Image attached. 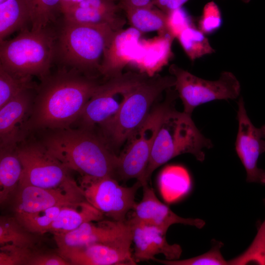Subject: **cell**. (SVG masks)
I'll return each instance as SVG.
<instances>
[{
    "instance_id": "cell-1",
    "label": "cell",
    "mask_w": 265,
    "mask_h": 265,
    "mask_svg": "<svg viewBox=\"0 0 265 265\" xmlns=\"http://www.w3.org/2000/svg\"><path fill=\"white\" fill-rule=\"evenodd\" d=\"M103 82L96 76L64 67L51 73L36 88L26 135L71 127Z\"/></svg>"
},
{
    "instance_id": "cell-2",
    "label": "cell",
    "mask_w": 265,
    "mask_h": 265,
    "mask_svg": "<svg viewBox=\"0 0 265 265\" xmlns=\"http://www.w3.org/2000/svg\"><path fill=\"white\" fill-rule=\"evenodd\" d=\"M46 131L40 142L70 170L116 179L118 156L94 130L70 127Z\"/></svg>"
},
{
    "instance_id": "cell-3",
    "label": "cell",
    "mask_w": 265,
    "mask_h": 265,
    "mask_svg": "<svg viewBox=\"0 0 265 265\" xmlns=\"http://www.w3.org/2000/svg\"><path fill=\"white\" fill-rule=\"evenodd\" d=\"M62 22L57 31L55 61L88 75H101L106 52L120 30L107 24Z\"/></svg>"
},
{
    "instance_id": "cell-4",
    "label": "cell",
    "mask_w": 265,
    "mask_h": 265,
    "mask_svg": "<svg viewBox=\"0 0 265 265\" xmlns=\"http://www.w3.org/2000/svg\"><path fill=\"white\" fill-rule=\"evenodd\" d=\"M56 37L57 31L50 26L20 31L0 43V67L19 77L43 79L55 61Z\"/></svg>"
},
{
    "instance_id": "cell-5",
    "label": "cell",
    "mask_w": 265,
    "mask_h": 265,
    "mask_svg": "<svg viewBox=\"0 0 265 265\" xmlns=\"http://www.w3.org/2000/svg\"><path fill=\"white\" fill-rule=\"evenodd\" d=\"M191 116L177 111L174 106L165 114L141 182L142 186L149 183L153 173L159 167L178 156L190 154L200 162L204 160V149L212 148V143L201 133Z\"/></svg>"
},
{
    "instance_id": "cell-6",
    "label": "cell",
    "mask_w": 265,
    "mask_h": 265,
    "mask_svg": "<svg viewBox=\"0 0 265 265\" xmlns=\"http://www.w3.org/2000/svg\"><path fill=\"white\" fill-rule=\"evenodd\" d=\"M175 83L171 75L146 77L132 90L116 115L100 126L99 134L115 154L118 155L120 148L146 119L156 99Z\"/></svg>"
},
{
    "instance_id": "cell-7",
    "label": "cell",
    "mask_w": 265,
    "mask_h": 265,
    "mask_svg": "<svg viewBox=\"0 0 265 265\" xmlns=\"http://www.w3.org/2000/svg\"><path fill=\"white\" fill-rule=\"evenodd\" d=\"M171 88L168 89L166 101L155 106L127 140L125 147L118 155L116 177L118 181L135 179L142 181L161 121L179 97L176 91Z\"/></svg>"
},
{
    "instance_id": "cell-8",
    "label": "cell",
    "mask_w": 265,
    "mask_h": 265,
    "mask_svg": "<svg viewBox=\"0 0 265 265\" xmlns=\"http://www.w3.org/2000/svg\"><path fill=\"white\" fill-rule=\"evenodd\" d=\"M147 77L144 73L128 72L106 79L87 102L73 126L94 130L96 125L100 126L111 120L134 87Z\"/></svg>"
},
{
    "instance_id": "cell-9",
    "label": "cell",
    "mask_w": 265,
    "mask_h": 265,
    "mask_svg": "<svg viewBox=\"0 0 265 265\" xmlns=\"http://www.w3.org/2000/svg\"><path fill=\"white\" fill-rule=\"evenodd\" d=\"M169 71L175 78V89L184 112L190 115L199 106L215 100L236 99L240 92L239 81L229 71L222 72L216 80L199 78L176 64L171 65Z\"/></svg>"
},
{
    "instance_id": "cell-10",
    "label": "cell",
    "mask_w": 265,
    "mask_h": 265,
    "mask_svg": "<svg viewBox=\"0 0 265 265\" xmlns=\"http://www.w3.org/2000/svg\"><path fill=\"white\" fill-rule=\"evenodd\" d=\"M85 200L104 215L112 220L125 221L128 212L133 209L135 195L142 184L137 181L125 187L110 176H81L79 184Z\"/></svg>"
},
{
    "instance_id": "cell-11",
    "label": "cell",
    "mask_w": 265,
    "mask_h": 265,
    "mask_svg": "<svg viewBox=\"0 0 265 265\" xmlns=\"http://www.w3.org/2000/svg\"><path fill=\"white\" fill-rule=\"evenodd\" d=\"M18 156L23 167L20 183L45 188H57L76 184L70 170L40 142L18 145Z\"/></svg>"
},
{
    "instance_id": "cell-12",
    "label": "cell",
    "mask_w": 265,
    "mask_h": 265,
    "mask_svg": "<svg viewBox=\"0 0 265 265\" xmlns=\"http://www.w3.org/2000/svg\"><path fill=\"white\" fill-rule=\"evenodd\" d=\"M238 105L236 153L246 171L247 182L265 186V169L258 166L259 158L265 152V124L260 128L254 126L247 115L242 97Z\"/></svg>"
},
{
    "instance_id": "cell-13",
    "label": "cell",
    "mask_w": 265,
    "mask_h": 265,
    "mask_svg": "<svg viewBox=\"0 0 265 265\" xmlns=\"http://www.w3.org/2000/svg\"><path fill=\"white\" fill-rule=\"evenodd\" d=\"M58 249L94 243L132 242V230L128 220H100L85 222L66 234L53 236Z\"/></svg>"
},
{
    "instance_id": "cell-14",
    "label": "cell",
    "mask_w": 265,
    "mask_h": 265,
    "mask_svg": "<svg viewBox=\"0 0 265 265\" xmlns=\"http://www.w3.org/2000/svg\"><path fill=\"white\" fill-rule=\"evenodd\" d=\"M12 199L14 213L34 212L55 206L71 205L86 200L77 183L57 188H45L19 183Z\"/></svg>"
},
{
    "instance_id": "cell-15",
    "label": "cell",
    "mask_w": 265,
    "mask_h": 265,
    "mask_svg": "<svg viewBox=\"0 0 265 265\" xmlns=\"http://www.w3.org/2000/svg\"><path fill=\"white\" fill-rule=\"evenodd\" d=\"M132 243H94L58 249L57 252L73 265H135Z\"/></svg>"
},
{
    "instance_id": "cell-16",
    "label": "cell",
    "mask_w": 265,
    "mask_h": 265,
    "mask_svg": "<svg viewBox=\"0 0 265 265\" xmlns=\"http://www.w3.org/2000/svg\"><path fill=\"white\" fill-rule=\"evenodd\" d=\"M37 87L23 91L0 107V148L16 146L26 136Z\"/></svg>"
},
{
    "instance_id": "cell-17",
    "label": "cell",
    "mask_w": 265,
    "mask_h": 265,
    "mask_svg": "<svg viewBox=\"0 0 265 265\" xmlns=\"http://www.w3.org/2000/svg\"><path fill=\"white\" fill-rule=\"evenodd\" d=\"M142 187V198L132 210L129 219L131 221L155 226L166 233L170 226L175 224L194 226L199 229L205 226V222L201 219L184 218L173 212L158 199L149 183L144 184Z\"/></svg>"
},
{
    "instance_id": "cell-18",
    "label": "cell",
    "mask_w": 265,
    "mask_h": 265,
    "mask_svg": "<svg viewBox=\"0 0 265 265\" xmlns=\"http://www.w3.org/2000/svg\"><path fill=\"white\" fill-rule=\"evenodd\" d=\"M128 220L132 227V256L136 263L152 260L159 254H163L166 260L179 259L182 248L178 244H169L166 239V233L154 226Z\"/></svg>"
},
{
    "instance_id": "cell-19",
    "label": "cell",
    "mask_w": 265,
    "mask_h": 265,
    "mask_svg": "<svg viewBox=\"0 0 265 265\" xmlns=\"http://www.w3.org/2000/svg\"><path fill=\"white\" fill-rule=\"evenodd\" d=\"M104 215L87 201L63 207L51 224L48 232L61 235L74 230L82 224L104 219Z\"/></svg>"
},
{
    "instance_id": "cell-20",
    "label": "cell",
    "mask_w": 265,
    "mask_h": 265,
    "mask_svg": "<svg viewBox=\"0 0 265 265\" xmlns=\"http://www.w3.org/2000/svg\"><path fill=\"white\" fill-rule=\"evenodd\" d=\"M17 146L0 148V203L12 199L21 181L23 167L17 152Z\"/></svg>"
},
{
    "instance_id": "cell-21",
    "label": "cell",
    "mask_w": 265,
    "mask_h": 265,
    "mask_svg": "<svg viewBox=\"0 0 265 265\" xmlns=\"http://www.w3.org/2000/svg\"><path fill=\"white\" fill-rule=\"evenodd\" d=\"M31 26V17L25 0H6L0 3V43L17 31Z\"/></svg>"
},
{
    "instance_id": "cell-22",
    "label": "cell",
    "mask_w": 265,
    "mask_h": 265,
    "mask_svg": "<svg viewBox=\"0 0 265 265\" xmlns=\"http://www.w3.org/2000/svg\"><path fill=\"white\" fill-rule=\"evenodd\" d=\"M159 188L163 198L172 202L186 194L190 189L191 182L187 170L178 165L166 166L159 176Z\"/></svg>"
},
{
    "instance_id": "cell-23",
    "label": "cell",
    "mask_w": 265,
    "mask_h": 265,
    "mask_svg": "<svg viewBox=\"0 0 265 265\" xmlns=\"http://www.w3.org/2000/svg\"><path fill=\"white\" fill-rule=\"evenodd\" d=\"M63 20L91 25L107 24L120 30L125 23L119 14L107 13L90 7L75 5L62 11Z\"/></svg>"
},
{
    "instance_id": "cell-24",
    "label": "cell",
    "mask_w": 265,
    "mask_h": 265,
    "mask_svg": "<svg viewBox=\"0 0 265 265\" xmlns=\"http://www.w3.org/2000/svg\"><path fill=\"white\" fill-rule=\"evenodd\" d=\"M153 7L128 9L124 12L130 24L138 30L142 32L158 31L168 34L167 15Z\"/></svg>"
},
{
    "instance_id": "cell-25",
    "label": "cell",
    "mask_w": 265,
    "mask_h": 265,
    "mask_svg": "<svg viewBox=\"0 0 265 265\" xmlns=\"http://www.w3.org/2000/svg\"><path fill=\"white\" fill-rule=\"evenodd\" d=\"M15 216L0 217V245L13 244L17 246L34 248L37 240Z\"/></svg>"
},
{
    "instance_id": "cell-26",
    "label": "cell",
    "mask_w": 265,
    "mask_h": 265,
    "mask_svg": "<svg viewBox=\"0 0 265 265\" xmlns=\"http://www.w3.org/2000/svg\"><path fill=\"white\" fill-rule=\"evenodd\" d=\"M30 10L32 30H39L56 22L61 12V0H25Z\"/></svg>"
},
{
    "instance_id": "cell-27",
    "label": "cell",
    "mask_w": 265,
    "mask_h": 265,
    "mask_svg": "<svg viewBox=\"0 0 265 265\" xmlns=\"http://www.w3.org/2000/svg\"><path fill=\"white\" fill-rule=\"evenodd\" d=\"M177 38L187 56L192 61L215 53L205 34L193 25L183 30Z\"/></svg>"
},
{
    "instance_id": "cell-28",
    "label": "cell",
    "mask_w": 265,
    "mask_h": 265,
    "mask_svg": "<svg viewBox=\"0 0 265 265\" xmlns=\"http://www.w3.org/2000/svg\"><path fill=\"white\" fill-rule=\"evenodd\" d=\"M65 206H55L34 212L15 213L14 216L30 232L43 234L48 232L51 224Z\"/></svg>"
},
{
    "instance_id": "cell-29",
    "label": "cell",
    "mask_w": 265,
    "mask_h": 265,
    "mask_svg": "<svg viewBox=\"0 0 265 265\" xmlns=\"http://www.w3.org/2000/svg\"><path fill=\"white\" fill-rule=\"evenodd\" d=\"M31 77H19L0 67V107L23 91L35 88Z\"/></svg>"
},
{
    "instance_id": "cell-30",
    "label": "cell",
    "mask_w": 265,
    "mask_h": 265,
    "mask_svg": "<svg viewBox=\"0 0 265 265\" xmlns=\"http://www.w3.org/2000/svg\"><path fill=\"white\" fill-rule=\"evenodd\" d=\"M210 250L203 254L184 260H161L154 257L153 261L165 265H229L221 254L220 249L223 243L212 239Z\"/></svg>"
},
{
    "instance_id": "cell-31",
    "label": "cell",
    "mask_w": 265,
    "mask_h": 265,
    "mask_svg": "<svg viewBox=\"0 0 265 265\" xmlns=\"http://www.w3.org/2000/svg\"><path fill=\"white\" fill-rule=\"evenodd\" d=\"M36 248L5 244L0 247V265H28Z\"/></svg>"
},
{
    "instance_id": "cell-32",
    "label": "cell",
    "mask_w": 265,
    "mask_h": 265,
    "mask_svg": "<svg viewBox=\"0 0 265 265\" xmlns=\"http://www.w3.org/2000/svg\"><path fill=\"white\" fill-rule=\"evenodd\" d=\"M222 24L221 13L218 5L213 1L208 2L199 21V29L205 34H209L218 30Z\"/></svg>"
},
{
    "instance_id": "cell-33",
    "label": "cell",
    "mask_w": 265,
    "mask_h": 265,
    "mask_svg": "<svg viewBox=\"0 0 265 265\" xmlns=\"http://www.w3.org/2000/svg\"><path fill=\"white\" fill-rule=\"evenodd\" d=\"M191 26L190 17L182 7L167 15V32L173 38H177L183 30Z\"/></svg>"
},
{
    "instance_id": "cell-34",
    "label": "cell",
    "mask_w": 265,
    "mask_h": 265,
    "mask_svg": "<svg viewBox=\"0 0 265 265\" xmlns=\"http://www.w3.org/2000/svg\"><path fill=\"white\" fill-rule=\"evenodd\" d=\"M60 254L40 251L35 249L28 265H71Z\"/></svg>"
},
{
    "instance_id": "cell-35",
    "label": "cell",
    "mask_w": 265,
    "mask_h": 265,
    "mask_svg": "<svg viewBox=\"0 0 265 265\" xmlns=\"http://www.w3.org/2000/svg\"><path fill=\"white\" fill-rule=\"evenodd\" d=\"M188 0H152V4L167 15L172 11L180 8Z\"/></svg>"
},
{
    "instance_id": "cell-36",
    "label": "cell",
    "mask_w": 265,
    "mask_h": 265,
    "mask_svg": "<svg viewBox=\"0 0 265 265\" xmlns=\"http://www.w3.org/2000/svg\"><path fill=\"white\" fill-rule=\"evenodd\" d=\"M118 2L124 11L128 9L154 6L152 0H118Z\"/></svg>"
},
{
    "instance_id": "cell-37",
    "label": "cell",
    "mask_w": 265,
    "mask_h": 265,
    "mask_svg": "<svg viewBox=\"0 0 265 265\" xmlns=\"http://www.w3.org/2000/svg\"><path fill=\"white\" fill-rule=\"evenodd\" d=\"M84 0H61V12L69 7L77 5Z\"/></svg>"
},
{
    "instance_id": "cell-38",
    "label": "cell",
    "mask_w": 265,
    "mask_h": 265,
    "mask_svg": "<svg viewBox=\"0 0 265 265\" xmlns=\"http://www.w3.org/2000/svg\"><path fill=\"white\" fill-rule=\"evenodd\" d=\"M5 0H0V3L2 2H3V1H5Z\"/></svg>"
}]
</instances>
